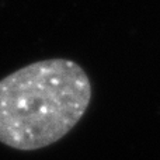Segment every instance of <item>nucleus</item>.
<instances>
[{
	"label": "nucleus",
	"instance_id": "1",
	"mask_svg": "<svg viewBox=\"0 0 160 160\" xmlns=\"http://www.w3.org/2000/svg\"><path fill=\"white\" fill-rule=\"evenodd\" d=\"M91 82L79 63L52 58L0 80V143L38 150L66 136L84 117Z\"/></svg>",
	"mask_w": 160,
	"mask_h": 160
}]
</instances>
